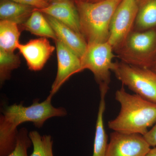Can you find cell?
<instances>
[{
	"label": "cell",
	"mask_w": 156,
	"mask_h": 156,
	"mask_svg": "<svg viewBox=\"0 0 156 156\" xmlns=\"http://www.w3.org/2000/svg\"><path fill=\"white\" fill-rule=\"evenodd\" d=\"M43 14L37 9H34L30 17L21 25L22 28L33 34L56 41L58 39L56 34Z\"/></svg>",
	"instance_id": "cell-16"
},
{
	"label": "cell",
	"mask_w": 156,
	"mask_h": 156,
	"mask_svg": "<svg viewBox=\"0 0 156 156\" xmlns=\"http://www.w3.org/2000/svg\"><path fill=\"white\" fill-rule=\"evenodd\" d=\"M78 1L85 2L95 3L98 2H101V1H104V0H78Z\"/></svg>",
	"instance_id": "cell-24"
},
{
	"label": "cell",
	"mask_w": 156,
	"mask_h": 156,
	"mask_svg": "<svg viewBox=\"0 0 156 156\" xmlns=\"http://www.w3.org/2000/svg\"><path fill=\"white\" fill-rule=\"evenodd\" d=\"M113 48L108 42L88 44L87 50L81 59V70L89 69L99 85L100 89L108 90L111 73L115 56Z\"/></svg>",
	"instance_id": "cell-6"
},
{
	"label": "cell",
	"mask_w": 156,
	"mask_h": 156,
	"mask_svg": "<svg viewBox=\"0 0 156 156\" xmlns=\"http://www.w3.org/2000/svg\"><path fill=\"white\" fill-rule=\"evenodd\" d=\"M16 48L25 58L29 69L34 71L43 68L55 50L45 37L30 40L26 44L17 42Z\"/></svg>",
	"instance_id": "cell-10"
},
{
	"label": "cell",
	"mask_w": 156,
	"mask_h": 156,
	"mask_svg": "<svg viewBox=\"0 0 156 156\" xmlns=\"http://www.w3.org/2000/svg\"><path fill=\"white\" fill-rule=\"evenodd\" d=\"M137 15L133 30L144 31L156 29V0H136Z\"/></svg>",
	"instance_id": "cell-14"
},
{
	"label": "cell",
	"mask_w": 156,
	"mask_h": 156,
	"mask_svg": "<svg viewBox=\"0 0 156 156\" xmlns=\"http://www.w3.org/2000/svg\"><path fill=\"white\" fill-rule=\"evenodd\" d=\"M150 69L152 70L153 71L156 73V59L154 62L152 66L150 68Z\"/></svg>",
	"instance_id": "cell-25"
},
{
	"label": "cell",
	"mask_w": 156,
	"mask_h": 156,
	"mask_svg": "<svg viewBox=\"0 0 156 156\" xmlns=\"http://www.w3.org/2000/svg\"><path fill=\"white\" fill-rule=\"evenodd\" d=\"M35 8L27 5L15 2L11 0H1L0 19L23 24Z\"/></svg>",
	"instance_id": "cell-13"
},
{
	"label": "cell",
	"mask_w": 156,
	"mask_h": 156,
	"mask_svg": "<svg viewBox=\"0 0 156 156\" xmlns=\"http://www.w3.org/2000/svg\"><path fill=\"white\" fill-rule=\"evenodd\" d=\"M32 144L27 129L21 128L18 130L17 144L14 150L7 156H28L27 150Z\"/></svg>",
	"instance_id": "cell-20"
},
{
	"label": "cell",
	"mask_w": 156,
	"mask_h": 156,
	"mask_svg": "<svg viewBox=\"0 0 156 156\" xmlns=\"http://www.w3.org/2000/svg\"><path fill=\"white\" fill-rule=\"evenodd\" d=\"M57 38L81 58L87 50V43L83 36L53 17L45 14Z\"/></svg>",
	"instance_id": "cell-12"
},
{
	"label": "cell",
	"mask_w": 156,
	"mask_h": 156,
	"mask_svg": "<svg viewBox=\"0 0 156 156\" xmlns=\"http://www.w3.org/2000/svg\"><path fill=\"white\" fill-rule=\"evenodd\" d=\"M45 1H46V2H48L50 3V2H56V1H60V0H45Z\"/></svg>",
	"instance_id": "cell-26"
},
{
	"label": "cell",
	"mask_w": 156,
	"mask_h": 156,
	"mask_svg": "<svg viewBox=\"0 0 156 156\" xmlns=\"http://www.w3.org/2000/svg\"><path fill=\"white\" fill-rule=\"evenodd\" d=\"M150 147L141 134L114 131L110 134L105 156H146Z\"/></svg>",
	"instance_id": "cell-8"
},
{
	"label": "cell",
	"mask_w": 156,
	"mask_h": 156,
	"mask_svg": "<svg viewBox=\"0 0 156 156\" xmlns=\"http://www.w3.org/2000/svg\"><path fill=\"white\" fill-rule=\"evenodd\" d=\"M146 156H156V147L151 149Z\"/></svg>",
	"instance_id": "cell-23"
},
{
	"label": "cell",
	"mask_w": 156,
	"mask_h": 156,
	"mask_svg": "<svg viewBox=\"0 0 156 156\" xmlns=\"http://www.w3.org/2000/svg\"><path fill=\"white\" fill-rule=\"evenodd\" d=\"M112 71L123 86L135 94L156 103V73L150 69L115 62Z\"/></svg>",
	"instance_id": "cell-5"
},
{
	"label": "cell",
	"mask_w": 156,
	"mask_h": 156,
	"mask_svg": "<svg viewBox=\"0 0 156 156\" xmlns=\"http://www.w3.org/2000/svg\"><path fill=\"white\" fill-rule=\"evenodd\" d=\"M20 60L17 54L14 52L0 50V83L1 86L9 80L11 73L20 66Z\"/></svg>",
	"instance_id": "cell-19"
},
{
	"label": "cell",
	"mask_w": 156,
	"mask_h": 156,
	"mask_svg": "<svg viewBox=\"0 0 156 156\" xmlns=\"http://www.w3.org/2000/svg\"><path fill=\"white\" fill-rule=\"evenodd\" d=\"M57 58V72L50 94L53 97L71 76L82 72L81 59L58 39L55 41Z\"/></svg>",
	"instance_id": "cell-9"
},
{
	"label": "cell",
	"mask_w": 156,
	"mask_h": 156,
	"mask_svg": "<svg viewBox=\"0 0 156 156\" xmlns=\"http://www.w3.org/2000/svg\"><path fill=\"white\" fill-rule=\"evenodd\" d=\"M13 2L32 6L35 9H42L48 7L50 3L46 2L45 0H11Z\"/></svg>",
	"instance_id": "cell-21"
},
{
	"label": "cell",
	"mask_w": 156,
	"mask_h": 156,
	"mask_svg": "<svg viewBox=\"0 0 156 156\" xmlns=\"http://www.w3.org/2000/svg\"><path fill=\"white\" fill-rule=\"evenodd\" d=\"M100 101L98 108L92 156H105L107 149L108 136L104 124V113L105 109V97L108 91L100 90Z\"/></svg>",
	"instance_id": "cell-15"
},
{
	"label": "cell",
	"mask_w": 156,
	"mask_h": 156,
	"mask_svg": "<svg viewBox=\"0 0 156 156\" xmlns=\"http://www.w3.org/2000/svg\"><path fill=\"white\" fill-rule=\"evenodd\" d=\"M122 1L88 3L75 0L80 17L81 34L87 44L108 42L112 17Z\"/></svg>",
	"instance_id": "cell-3"
},
{
	"label": "cell",
	"mask_w": 156,
	"mask_h": 156,
	"mask_svg": "<svg viewBox=\"0 0 156 156\" xmlns=\"http://www.w3.org/2000/svg\"><path fill=\"white\" fill-rule=\"evenodd\" d=\"M20 33L18 25L7 20L0 21V50L14 52Z\"/></svg>",
	"instance_id": "cell-17"
},
{
	"label": "cell",
	"mask_w": 156,
	"mask_h": 156,
	"mask_svg": "<svg viewBox=\"0 0 156 156\" xmlns=\"http://www.w3.org/2000/svg\"><path fill=\"white\" fill-rule=\"evenodd\" d=\"M115 99L121 105L120 112L108 122V128L114 131L143 136L156 123V103L129 94L123 85L116 92Z\"/></svg>",
	"instance_id": "cell-2"
},
{
	"label": "cell",
	"mask_w": 156,
	"mask_h": 156,
	"mask_svg": "<svg viewBox=\"0 0 156 156\" xmlns=\"http://www.w3.org/2000/svg\"><path fill=\"white\" fill-rule=\"evenodd\" d=\"M114 53L124 63L150 68L156 59V29L132 31Z\"/></svg>",
	"instance_id": "cell-4"
},
{
	"label": "cell",
	"mask_w": 156,
	"mask_h": 156,
	"mask_svg": "<svg viewBox=\"0 0 156 156\" xmlns=\"http://www.w3.org/2000/svg\"><path fill=\"white\" fill-rule=\"evenodd\" d=\"M37 9L43 14L53 17L81 34L80 17L75 0L56 1L50 4L44 9Z\"/></svg>",
	"instance_id": "cell-11"
},
{
	"label": "cell",
	"mask_w": 156,
	"mask_h": 156,
	"mask_svg": "<svg viewBox=\"0 0 156 156\" xmlns=\"http://www.w3.org/2000/svg\"><path fill=\"white\" fill-rule=\"evenodd\" d=\"M29 136L33 145V151L30 156H53V141L49 135H41L38 131L29 132Z\"/></svg>",
	"instance_id": "cell-18"
},
{
	"label": "cell",
	"mask_w": 156,
	"mask_h": 156,
	"mask_svg": "<svg viewBox=\"0 0 156 156\" xmlns=\"http://www.w3.org/2000/svg\"><path fill=\"white\" fill-rule=\"evenodd\" d=\"M137 10L136 0H122L115 11L111 21L108 41L114 51L133 30Z\"/></svg>",
	"instance_id": "cell-7"
},
{
	"label": "cell",
	"mask_w": 156,
	"mask_h": 156,
	"mask_svg": "<svg viewBox=\"0 0 156 156\" xmlns=\"http://www.w3.org/2000/svg\"><path fill=\"white\" fill-rule=\"evenodd\" d=\"M52 98L49 95L41 102L34 101L29 106L14 104L3 108L0 116V156L9 155L15 148L20 125L30 122L41 128L48 119L67 115L63 108L52 105Z\"/></svg>",
	"instance_id": "cell-1"
},
{
	"label": "cell",
	"mask_w": 156,
	"mask_h": 156,
	"mask_svg": "<svg viewBox=\"0 0 156 156\" xmlns=\"http://www.w3.org/2000/svg\"><path fill=\"white\" fill-rule=\"evenodd\" d=\"M143 136L151 147H156V122L153 127Z\"/></svg>",
	"instance_id": "cell-22"
}]
</instances>
